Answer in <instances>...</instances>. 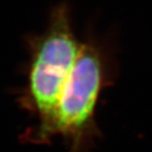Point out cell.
Returning a JSON list of instances; mask_svg holds the SVG:
<instances>
[{
  "label": "cell",
  "instance_id": "2",
  "mask_svg": "<svg viewBox=\"0 0 152 152\" xmlns=\"http://www.w3.org/2000/svg\"><path fill=\"white\" fill-rule=\"evenodd\" d=\"M104 77L102 53L95 45H81L66 79L54 119L45 136L61 134L78 148L92 130L94 110Z\"/></svg>",
  "mask_w": 152,
  "mask_h": 152
},
{
  "label": "cell",
  "instance_id": "1",
  "mask_svg": "<svg viewBox=\"0 0 152 152\" xmlns=\"http://www.w3.org/2000/svg\"><path fill=\"white\" fill-rule=\"evenodd\" d=\"M74 36L66 5L54 9L47 31L36 42L30 71L28 94L40 118L45 137L54 119L62 89L81 50Z\"/></svg>",
  "mask_w": 152,
  "mask_h": 152
}]
</instances>
